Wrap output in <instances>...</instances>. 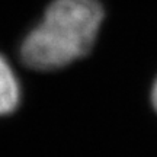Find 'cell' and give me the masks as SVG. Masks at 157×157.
Masks as SVG:
<instances>
[{
  "label": "cell",
  "mask_w": 157,
  "mask_h": 157,
  "mask_svg": "<svg viewBox=\"0 0 157 157\" xmlns=\"http://www.w3.org/2000/svg\"><path fill=\"white\" fill-rule=\"evenodd\" d=\"M102 19L103 9L96 0H54L23 41V63L35 70H56L82 58L95 42Z\"/></svg>",
  "instance_id": "obj_1"
},
{
  "label": "cell",
  "mask_w": 157,
  "mask_h": 157,
  "mask_svg": "<svg viewBox=\"0 0 157 157\" xmlns=\"http://www.w3.org/2000/svg\"><path fill=\"white\" fill-rule=\"evenodd\" d=\"M19 103V84L5 57L0 56V115L15 111Z\"/></svg>",
  "instance_id": "obj_2"
},
{
  "label": "cell",
  "mask_w": 157,
  "mask_h": 157,
  "mask_svg": "<svg viewBox=\"0 0 157 157\" xmlns=\"http://www.w3.org/2000/svg\"><path fill=\"white\" fill-rule=\"evenodd\" d=\"M151 102H153V106H154V109L157 111V80H156V83H154V86H153Z\"/></svg>",
  "instance_id": "obj_3"
}]
</instances>
